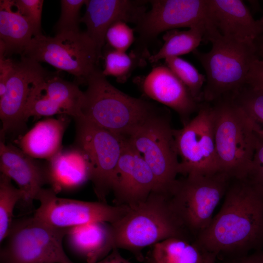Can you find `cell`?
Here are the masks:
<instances>
[{
  "mask_svg": "<svg viewBox=\"0 0 263 263\" xmlns=\"http://www.w3.org/2000/svg\"><path fill=\"white\" fill-rule=\"evenodd\" d=\"M210 254L195 241L173 237L153 245L150 259L155 263H206Z\"/></svg>",
  "mask_w": 263,
  "mask_h": 263,
  "instance_id": "25",
  "label": "cell"
},
{
  "mask_svg": "<svg viewBox=\"0 0 263 263\" xmlns=\"http://www.w3.org/2000/svg\"><path fill=\"white\" fill-rule=\"evenodd\" d=\"M156 188L155 178L149 165L122 136L112 185L114 205L134 207L145 201Z\"/></svg>",
  "mask_w": 263,
  "mask_h": 263,
  "instance_id": "14",
  "label": "cell"
},
{
  "mask_svg": "<svg viewBox=\"0 0 263 263\" xmlns=\"http://www.w3.org/2000/svg\"><path fill=\"white\" fill-rule=\"evenodd\" d=\"M49 184L56 193L79 188L90 179L88 162L75 146L61 149L47 160Z\"/></svg>",
  "mask_w": 263,
  "mask_h": 263,
  "instance_id": "22",
  "label": "cell"
},
{
  "mask_svg": "<svg viewBox=\"0 0 263 263\" xmlns=\"http://www.w3.org/2000/svg\"><path fill=\"white\" fill-rule=\"evenodd\" d=\"M15 61L0 54V98L5 94L7 81L15 66Z\"/></svg>",
  "mask_w": 263,
  "mask_h": 263,
  "instance_id": "36",
  "label": "cell"
},
{
  "mask_svg": "<svg viewBox=\"0 0 263 263\" xmlns=\"http://www.w3.org/2000/svg\"><path fill=\"white\" fill-rule=\"evenodd\" d=\"M232 96L248 116L263 128V88L246 84Z\"/></svg>",
  "mask_w": 263,
  "mask_h": 263,
  "instance_id": "30",
  "label": "cell"
},
{
  "mask_svg": "<svg viewBox=\"0 0 263 263\" xmlns=\"http://www.w3.org/2000/svg\"><path fill=\"white\" fill-rule=\"evenodd\" d=\"M105 41L111 49L126 52L134 41V30L124 21H116L108 29Z\"/></svg>",
  "mask_w": 263,
  "mask_h": 263,
  "instance_id": "33",
  "label": "cell"
},
{
  "mask_svg": "<svg viewBox=\"0 0 263 263\" xmlns=\"http://www.w3.org/2000/svg\"><path fill=\"white\" fill-rule=\"evenodd\" d=\"M38 62H44L73 75L74 82L85 84L97 68L103 56L85 32H65L53 37H34L23 54Z\"/></svg>",
  "mask_w": 263,
  "mask_h": 263,
  "instance_id": "9",
  "label": "cell"
},
{
  "mask_svg": "<svg viewBox=\"0 0 263 263\" xmlns=\"http://www.w3.org/2000/svg\"><path fill=\"white\" fill-rule=\"evenodd\" d=\"M150 55L137 50H133L129 54L113 50H107L104 55L105 65L103 74L116 78L121 83L125 82L137 67L146 64V59Z\"/></svg>",
  "mask_w": 263,
  "mask_h": 263,
  "instance_id": "27",
  "label": "cell"
},
{
  "mask_svg": "<svg viewBox=\"0 0 263 263\" xmlns=\"http://www.w3.org/2000/svg\"><path fill=\"white\" fill-rule=\"evenodd\" d=\"M51 73L39 62L25 56L15 61L5 94L0 98L1 136L24 128V113L31 90L36 83Z\"/></svg>",
  "mask_w": 263,
  "mask_h": 263,
  "instance_id": "16",
  "label": "cell"
},
{
  "mask_svg": "<svg viewBox=\"0 0 263 263\" xmlns=\"http://www.w3.org/2000/svg\"><path fill=\"white\" fill-rule=\"evenodd\" d=\"M0 170L18 185L23 193L20 202L30 208L43 186L49 184L47 165H43L19 148L0 142Z\"/></svg>",
  "mask_w": 263,
  "mask_h": 263,
  "instance_id": "20",
  "label": "cell"
},
{
  "mask_svg": "<svg viewBox=\"0 0 263 263\" xmlns=\"http://www.w3.org/2000/svg\"><path fill=\"white\" fill-rule=\"evenodd\" d=\"M69 229L52 226L33 216L14 220L2 242L0 263H73L63 247Z\"/></svg>",
  "mask_w": 263,
  "mask_h": 263,
  "instance_id": "8",
  "label": "cell"
},
{
  "mask_svg": "<svg viewBox=\"0 0 263 263\" xmlns=\"http://www.w3.org/2000/svg\"><path fill=\"white\" fill-rule=\"evenodd\" d=\"M211 50L193 53L206 73L203 100L213 103L232 95L245 86L253 61L258 57L254 43L240 41L220 35L212 37Z\"/></svg>",
  "mask_w": 263,
  "mask_h": 263,
  "instance_id": "5",
  "label": "cell"
},
{
  "mask_svg": "<svg viewBox=\"0 0 263 263\" xmlns=\"http://www.w3.org/2000/svg\"><path fill=\"white\" fill-rule=\"evenodd\" d=\"M205 35L206 29L201 26L187 30L168 31L163 36L162 46L157 53L150 56L148 61L154 63L168 57L193 53L204 39Z\"/></svg>",
  "mask_w": 263,
  "mask_h": 263,
  "instance_id": "26",
  "label": "cell"
},
{
  "mask_svg": "<svg viewBox=\"0 0 263 263\" xmlns=\"http://www.w3.org/2000/svg\"><path fill=\"white\" fill-rule=\"evenodd\" d=\"M255 123L254 153L247 174L243 180L263 198V128Z\"/></svg>",
  "mask_w": 263,
  "mask_h": 263,
  "instance_id": "31",
  "label": "cell"
},
{
  "mask_svg": "<svg viewBox=\"0 0 263 263\" xmlns=\"http://www.w3.org/2000/svg\"><path fill=\"white\" fill-rule=\"evenodd\" d=\"M173 134L179 161V174H209L219 171L212 104L201 103L196 115Z\"/></svg>",
  "mask_w": 263,
  "mask_h": 263,
  "instance_id": "11",
  "label": "cell"
},
{
  "mask_svg": "<svg viewBox=\"0 0 263 263\" xmlns=\"http://www.w3.org/2000/svg\"><path fill=\"white\" fill-rule=\"evenodd\" d=\"M85 0H61V12L55 26L56 34L65 32H77L80 23V11Z\"/></svg>",
  "mask_w": 263,
  "mask_h": 263,
  "instance_id": "32",
  "label": "cell"
},
{
  "mask_svg": "<svg viewBox=\"0 0 263 263\" xmlns=\"http://www.w3.org/2000/svg\"><path fill=\"white\" fill-rule=\"evenodd\" d=\"M256 55L259 58L263 60V33L254 42Z\"/></svg>",
  "mask_w": 263,
  "mask_h": 263,
  "instance_id": "39",
  "label": "cell"
},
{
  "mask_svg": "<svg viewBox=\"0 0 263 263\" xmlns=\"http://www.w3.org/2000/svg\"><path fill=\"white\" fill-rule=\"evenodd\" d=\"M136 81L147 97L176 112L183 125L199 109L201 103L165 64L154 67L147 75L138 77Z\"/></svg>",
  "mask_w": 263,
  "mask_h": 263,
  "instance_id": "18",
  "label": "cell"
},
{
  "mask_svg": "<svg viewBox=\"0 0 263 263\" xmlns=\"http://www.w3.org/2000/svg\"><path fill=\"white\" fill-rule=\"evenodd\" d=\"M13 0H0V41L4 46L5 57L23 54L34 37L29 20L17 10L14 11Z\"/></svg>",
  "mask_w": 263,
  "mask_h": 263,
  "instance_id": "24",
  "label": "cell"
},
{
  "mask_svg": "<svg viewBox=\"0 0 263 263\" xmlns=\"http://www.w3.org/2000/svg\"><path fill=\"white\" fill-rule=\"evenodd\" d=\"M130 207L111 225L115 247L130 251L139 261L144 260L142 249L167 239L178 237L192 241L173 212L168 194L153 191L145 201Z\"/></svg>",
  "mask_w": 263,
  "mask_h": 263,
  "instance_id": "2",
  "label": "cell"
},
{
  "mask_svg": "<svg viewBox=\"0 0 263 263\" xmlns=\"http://www.w3.org/2000/svg\"><path fill=\"white\" fill-rule=\"evenodd\" d=\"M246 83L256 88H263V60L257 57L252 62Z\"/></svg>",
  "mask_w": 263,
  "mask_h": 263,
  "instance_id": "35",
  "label": "cell"
},
{
  "mask_svg": "<svg viewBox=\"0 0 263 263\" xmlns=\"http://www.w3.org/2000/svg\"><path fill=\"white\" fill-rule=\"evenodd\" d=\"M231 180L220 172L190 173L177 179L168 199L179 223L191 240L211 223Z\"/></svg>",
  "mask_w": 263,
  "mask_h": 263,
  "instance_id": "6",
  "label": "cell"
},
{
  "mask_svg": "<svg viewBox=\"0 0 263 263\" xmlns=\"http://www.w3.org/2000/svg\"><path fill=\"white\" fill-rule=\"evenodd\" d=\"M207 39L220 35L242 42L254 43L263 33V18L255 19L240 0H207Z\"/></svg>",
  "mask_w": 263,
  "mask_h": 263,
  "instance_id": "17",
  "label": "cell"
},
{
  "mask_svg": "<svg viewBox=\"0 0 263 263\" xmlns=\"http://www.w3.org/2000/svg\"><path fill=\"white\" fill-rule=\"evenodd\" d=\"M168 66L185 85L193 97L199 103L203 100V90L206 76L190 63L179 56L164 59Z\"/></svg>",
  "mask_w": 263,
  "mask_h": 263,
  "instance_id": "29",
  "label": "cell"
},
{
  "mask_svg": "<svg viewBox=\"0 0 263 263\" xmlns=\"http://www.w3.org/2000/svg\"><path fill=\"white\" fill-rule=\"evenodd\" d=\"M84 92L78 85L63 79L51 73L34 86L24 113L26 122L29 117L66 115L74 119L82 116Z\"/></svg>",
  "mask_w": 263,
  "mask_h": 263,
  "instance_id": "15",
  "label": "cell"
},
{
  "mask_svg": "<svg viewBox=\"0 0 263 263\" xmlns=\"http://www.w3.org/2000/svg\"><path fill=\"white\" fill-rule=\"evenodd\" d=\"M170 121L169 111L159 107L125 136L151 169L156 182L154 191L167 194L174 187L179 174Z\"/></svg>",
  "mask_w": 263,
  "mask_h": 263,
  "instance_id": "7",
  "label": "cell"
},
{
  "mask_svg": "<svg viewBox=\"0 0 263 263\" xmlns=\"http://www.w3.org/2000/svg\"><path fill=\"white\" fill-rule=\"evenodd\" d=\"M147 3L148 0H85L86 11L80 22L85 24V33L102 55L109 27L119 20L137 24L147 11Z\"/></svg>",
  "mask_w": 263,
  "mask_h": 263,
  "instance_id": "19",
  "label": "cell"
},
{
  "mask_svg": "<svg viewBox=\"0 0 263 263\" xmlns=\"http://www.w3.org/2000/svg\"><path fill=\"white\" fill-rule=\"evenodd\" d=\"M150 9L136 24L135 49L149 53L147 44L160 33L179 28L201 26L209 30L207 0H151Z\"/></svg>",
  "mask_w": 263,
  "mask_h": 263,
  "instance_id": "13",
  "label": "cell"
},
{
  "mask_svg": "<svg viewBox=\"0 0 263 263\" xmlns=\"http://www.w3.org/2000/svg\"><path fill=\"white\" fill-rule=\"evenodd\" d=\"M118 249L114 248L106 257L95 263H131L120 254Z\"/></svg>",
  "mask_w": 263,
  "mask_h": 263,
  "instance_id": "38",
  "label": "cell"
},
{
  "mask_svg": "<svg viewBox=\"0 0 263 263\" xmlns=\"http://www.w3.org/2000/svg\"><path fill=\"white\" fill-rule=\"evenodd\" d=\"M212 103L219 171L231 179H244L254 153L255 123L232 95Z\"/></svg>",
  "mask_w": 263,
  "mask_h": 263,
  "instance_id": "4",
  "label": "cell"
},
{
  "mask_svg": "<svg viewBox=\"0 0 263 263\" xmlns=\"http://www.w3.org/2000/svg\"><path fill=\"white\" fill-rule=\"evenodd\" d=\"M76 121L75 146L84 155L89 166L90 180L99 201L106 202L112 191L114 172L122 148V136L116 135L83 116Z\"/></svg>",
  "mask_w": 263,
  "mask_h": 263,
  "instance_id": "10",
  "label": "cell"
},
{
  "mask_svg": "<svg viewBox=\"0 0 263 263\" xmlns=\"http://www.w3.org/2000/svg\"><path fill=\"white\" fill-rule=\"evenodd\" d=\"M221 263H263V250L234 257L224 259Z\"/></svg>",
  "mask_w": 263,
  "mask_h": 263,
  "instance_id": "37",
  "label": "cell"
},
{
  "mask_svg": "<svg viewBox=\"0 0 263 263\" xmlns=\"http://www.w3.org/2000/svg\"><path fill=\"white\" fill-rule=\"evenodd\" d=\"M40 205L33 216L48 225L71 228L94 222L113 224L130 209L123 206L101 201L89 202L61 198L51 188H43L37 195Z\"/></svg>",
  "mask_w": 263,
  "mask_h": 263,
  "instance_id": "12",
  "label": "cell"
},
{
  "mask_svg": "<svg viewBox=\"0 0 263 263\" xmlns=\"http://www.w3.org/2000/svg\"><path fill=\"white\" fill-rule=\"evenodd\" d=\"M149 263H155L151 259H149Z\"/></svg>",
  "mask_w": 263,
  "mask_h": 263,
  "instance_id": "40",
  "label": "cell"
},
{
  "mask_svg": "<svg viewBox=\"0 0 263 263\" xmlns=\"http://www.w3.org/2000/svg\"><path fill=\"white\" fill-rule=\"evenodd\" d=\"M66 237L72 251L87 263H95L116 247L113 226L107 222H94L71 228Z\"/></svg>",
  "mask_w": 263,
  "mask_h": 263,
  "instance_id": "21",
  "label": "cell"
},
{
  "mask_svg": "<svg viewBox=\"0 0 263 263\" xmlns=\"http://www.w3.org/2000/svg\"><path fill=\"white\" fill-rule=\"evenodd\" d=\"M194 241L225 258L263 247V198L243 179H232L218 212Z\"/></svg>",
  "mask_w": 263,
  "mask_h": 263,
  "instance_id": "1",
  "label": "cell"
},
{
  "mask_svg": "<svg viewBox=\"0 0 263 263\" xmlns=\"http://www.w3.org/2000/svg\"><path fill=\"white\" fill-rule=\"evenodd\" d=\"M81 107L82 116L118 136H126L159 107L120 91L98 68L87 78Z\"/></svg>",
  "mask_w": 263,
  "mask_h": 263,
  "instance_id": "3",
  "label": "cell"
},
{
  "mask_svg": "<svg viewBox=\"0 0 263 263\" xmlns=\"http://www.w3.org/2000/svg\"><path fill=\"white\" fill-rule=\"evenodd\" d=\"M69 123L66 115L38 122L19 139V148L34 159L49 160L62 149L63 136Z\"/></svg>",
  "mask_w": 263,
  "mask_h": 263,
  "instance_id": "23",
  "label": "cell"
},
{
  "mask_svg": "<svg viewBox=\"0 0 263 263\" xmlns=\"http://www.w3.org/2000/svg\"><path fill=\"white\" fill-rule=\"evenodd\" d=\"M11 179L0 175V243L7 236L13 222V212L16 205L23 199L19 188L13 186Z\"/></svg>",
  "mask_w": 263,
  "mask_h": 263,
  "instance_id": "28",
  "label": "cell"
},
{
  "mask_svg": "<svg viewBox=\"0 0 263 263\" xmlns=\"http://www.w3.org/2000/svg\"><path fill=\"white\" fill-rule=\"evenodd\" d=\"M44 1L43 0H16L14 6L31 23L34 37L42 35L41 15Z\"/></svg>",
  "mask_w": 263,
  "mask_h": 263,
  "instance_id": "34",
  "label": "cell"
}]
</instances>
